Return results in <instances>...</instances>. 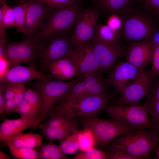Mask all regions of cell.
<instances>
[{"instance_id": "44dd1931", "label": "cell", "mask_w": 159, "mask_h": 159, "mask_svg": "<svg viewBox=\"0 0 159 159\" xmlns=\"http://www.w3.org/2000/svg\"><path fill=\"white\" fill-rule=\"evenodd\" d=\"M77 122L74 119L68 123L56 127H46L41 126L38 127L41 133L49 141L57 140L60 141L77 130Z\"/></svg>"}, {"instance_id": "5bb4252c", "label": "cell", "mask_w": 159, "mask_h": 159, "mask_svg": "<svg viewBox=\"0 0 159 159\" xmlns=\"http://www.w3.org/2000/svg\"><path fill=\"white\" fill-rule=\"evenodd\" d=\"M25 22L23 34L26 39L31 38L37 33L52 9L39 1L28 0Z\"/></svg>"}, {"instance_id": "ffe728a7", "label": "cell", "mask_w": 159, "mask_h": 159, "mask_svg": "<svg viewBox=\"0 0 159 159\" xmlns=\"http://www.w3.org/2000/svg\"><path fill=\"white\" fill-rule=\"evenodd\" d=\"M103 74L100 69L84 78L86 90L80 99L89 96L108 93V89L110 86L106 79L103 77Z\"/></svg>"}, {"instance_id": "60d3db41", "label": "cell", "mask_w": 159, "mask_h": 159, "mask_svg": "<svg viewBox=\"0 0 159 159\" xmlns=\"http://www.w3.org/2000/svg\"><path fill=\"white\" fill-rule=\"evenodd\" d=\"M123 24V19L121 16L116 14H112L108 18L107 25L115 30L120 31Z\"/></svg>"}, {"instance_id": "681fc988", "label": "cell", "mask_w": 159, "mask_h": 159, "mask_svg": "<svg viewBox=\"0 0 159 159\" xmlns=\"http://www.w3.org/2000/svg\"><path fill=\"white\" fill-rule=\"evenodd\" d=\"M11 158L2 151H0V159H10Z\"/></svg>"}, {"instance_id": "4fadbf2b", "label": "cell", "mask_w": 159, "mask_h": 159, "mask_svg": "<svg viewBox=\"0 0 159 159\" xmlns=\"http://www.w3.org/2000/svg\"><path fill=\"white\" fill-rule=\"evenodd\" d=\"M65 56L74 64L78 73L77 77L82 79L100 69L90 41L73 49Z\"/></svg>"}, {"instance_id": "8fae6325", "label": "cell", "mask_w": 159, "mask_h": 159, "mask_svg": "<svg viewBox=\"0 0 159 159\" xmlns=\"http://www.w3.org/2000/svg\"><path fill=\"white\" fill-rule=\"evenodd\" d=\"M99 16L95 8L80 11L77 18L74 33L70 37L73 48L80 47L93 37Z\"/></svg>"}, {"instance_id": "5b68a950", "label": "cell", "mask_w": 159, "mask_h": 159, "mask_svg": "<svg viewBox=\"0 0 159 159\" xmlns=\"http://www.w3.org/2000/svg\"><path fill=\"white\" fill-rule=\"evenodd\" d=\"M34 42L37 58L43 73L51 62L64 57L73 49L70 37L66 34L48 36Z\"/></svg>"}, {"instance_id": "cb8c5ba5", "label": "cell", "mask_w": 159, "mask_h": 159, "mask_svg": "<svg viewBox=\"0 0 159 159\" xmlns=\"http://www.w3.org/2000/svg\"><path fill=\"white\" fill-rule=\"evenodd\" d=\"M49 117L44 122L40 124L43 127H56L66 124L74 118L69 116L60 105H55L49 113Z\"/></svg>"}, {"instance_id": "6da1fadb", "label": "cell", "mask_w": 159, "mask_h": 159, "mask_svg": "<svg viewBox=\"0 0 159 159\" xmlns=\"http://www.w3.org/2000/svg\"><path fill=\"white\" fill-rule=\"evenodd\" d=\"M135 130L114 140L111 145L127 152L135 159L147 158L158 147L159 132L155 129Z\"/></svg>"}, {"instance_id": "bcb514c9", "label": "cell", "mask_w": 159, "mask_h": 159, "mask_svg": "<svg viewBox=\"0 0 159 159\" xmlns=\"http://www.w3.org/2000/svg\"><path fill=\"white\" fill-rule=\"evenodd\" d=\"M10 69L9 63L3 56L0 57V73L9 70Z\"/></svg>"}, {"instance_id": "277c9868", "label": "cell", "mask_w": 159, "mask_h": 159, "mask_svg": "<svg viewBox=\"0 0 159 159\" xmlns=\"http://www.w3.org/2000/svg\"><path fill=\"white\" fill-rule=\"evenodd\" d=\"M134 7L120 15L122 18L121 37L125 42L149 39L156 30L151 20Z\"/></svg>"}, {"instance_id": "d6a6232c", "label": "cell", "mask_w": 159, "mask_h": 159, "mask_svg": "<svg viewBox=\"0 0 159 159\" xmlns=\"http://www.w3.org/2000/svg\"><path fill=\"white\" fill-rule=\"evenodd\" d=\"M78 140L79 149L83 151L95 147V139L91 132L89 130L84 128L79 130Z\"/></svg>"}, {"instance_id": "d590c367", "label": "cell", "mask_w": 159, "mask_h": 159, "mask_svg": "<svg viewBox=\"0 0 159 159\" xmlns=\"http://www.w3.org/2000/svg\"><path fill=\"white\" fill-rule=\"evenodd\" d=\"M73 159H105L107 158L105 152L94 148L77 153Z\"/></svg>"}, {"instance_id": "f35d334b", "label": "cell", "mask_w": 159, "mask_h": 159, "mask_svg": "<svg viewBox=\"0 0 159 159\" xmlns=\"http://www.w3.org/2000/svg\"><path fill=\"white\" fill-rule=\"evenodd\" d=\"M42 2L52 10H55L72 4L79 0H35Z\"/></svg>"}, {"instance_id": "e575fe53", "label": "cell", "mask_w": 159, "mask_h": 159, "mask_svg": "<svg viewBox=\"0 0 159 159\" xmlns=\"http://www.w3.org/2000/svg\"><path fill=\"white\" fill-rule=\"evenodd\" d=\"M1 4L0 8V15L6 28L15 27L12 8L9 6L6 2Z\"/></svg>"}, {"instance_id": "f907efd6", "label": "cell", "mask_w": 159, "mask_h": 159, "mask_svg": "<svg viewBox=\"0 0 159 159\" xmlns=\"http://www.w3.org/2000/svg\"><path fill=\"white\" fill-rule=\"evenodd\" d=\"M156 149L155 152L156 154V158L157 159H159V147L158 146Z\"/></svg>"}, {"instance_id": "d4e9b609", "label": "cell", "mask_w": 159, "mask_h": 159, "mask_svg": "<svg viewBox=\"0 0 159 159\" xmlns=\"http://www.w3.org/2000/svg\"><path fill=\"white\" fill-rule=\"evenodd\" d=\"M86 90L85 83L80 79L68 90L55 105H66L72 103L80 99Z\"/></svg>"}, {"instance_id": "4316f807", "label": "cell", "mask_w": 159, "mask_h": 159, "mask_svg": "<svg viewBox=\"0 0 159 159\" xmlns=\"http://www.w3.org/2000/svg\"><path fill=\"white\" fill-rule=\"evenodd\" d=\"M39 151L42 159H65L68 157L62 153L58 145L52 141L41 145Z\"/></svg>"}, {"instance_id": "9c48e42d", "label": "cell", "mask_w": 159, "mask_h": 159, "mask_svg": "<svg viewBox=\"0 0 159 159\" xmlns=\"http://www.w3.org/2000/svg\"><path fill=\"white\" fill-rule=\"evenodd\" d=\"M156 75L151 69L145 68L139 71L112 105L140 103V100L146 96Z\"/></svg>"}, {"instance_id": "3957f363", "label": "cell", "mask_w": 159, "mask_h": 159, "mask_svg": "<svg viewBox=\"0 0 159 159\" xmlns=\"http://www.w3.org/2000/svg\"><path fill=\"white\" fill-rule=\"evenodd\" d=\"M104 110L112 120L126 127L134 130H157L140 103L126 105H107Z\"/></svg>"}, {"instance_id": "f1b7e54d", "label": "cell", "mask_w": 159, "mask_h": 159, "mask_svg": "<svg viewBox=\"0 0 159 159\" xmlns=\"http://www.w3.org/2000/svg\"><path fill=\"white\" fill-rule=\"evenodd\" d=\"M79 130L77 129L59 141L58 146L62 153L65 154H73L79 149L78 140Z\"/></svg>"}, {"instance_id": "e0dca14e", "label": "cell", "mask_w": 159, "mask_h": 159, "mask_svg": "<svg viewBox=\"0 0 159 159\" xmlns=\"http://www.w3.org/2000/svg\"><path fill=\"white\" fill-rule=\"evenodd\" d=\"M57 79L49 74L38 71L33 64L28 66L20 65L10 68L4 76L0 78V82L8 81L23 83L34 79Z\"/></svg>"}, {"instance_id": "816d5d0a", "label": "cell", "mask_w": 159, "mask_h": 159, "mask_svg": "<svg viewBox=\"0 0 159 159\" xmlns=\"http://www.w3.org/2000/svg\"><path fill=\"white\" fill-rule=\"evenodd\" d=\"M26 0H18V2H19V3H20V2L23 1H25Z\"/></svg>"}, {"instance_id": "2e32d148", "label": "cell", "mask_w": 159, "mask_h": 159, "mask_svg": "<svg viewBox=\"0 0 159 159\" xmlns=\"http://www.w3.org/2000/svg\"><path fill=\"white\" fill-rule=\"evenodd\" d=\"M139 72V70L131 64L127 62L120 61L113 67L106 79L108 85L112 86L120 94L129 82L137 76Z\"/></svg>"}, {"instance_id": "f6af8a7d", "label": "cell", "mask_w": 159, "mask_h": 159, "mask_svg": "<svg viewBox=\"0 0 159 159\" xmlns=\"http://www.w3.org/2000/svg\"><path fill=\"white\" fill-rule=\"evenodd\" d=\"M17 106L13 99L6 100L3 112L9 115L12 112H16Z\"/></svg>"}, {"instance_id": "7a4b0ae2", "label": "cell", "mask_w": 159, "mask_h": 159, "mask_svg": "<svg viewBox=\"0 0 159 159\" xmlns=\"http://www.w3.org/2000/svg\"><path fill=\"white\" fill-rule=\"evenodd\" d=\"M81 10L77 1L52 11L37 33L31 39L35 42L48 36L66 34V32L76 23Z\"/></svg>"}, {"instance_id": "7c38bea8", "label": "cell", "mask_w": 159, "mask_h": 159, "mask_svg": "<svg viewBox=\"0 0 159 159\" xmlns=\"http://www.w3.org/2000/svg\"><path fill=\"white\" fill-rule=\"evenodd\" d=\"M2 56L8 61L10 69L23 63L33 64L37 58L35 43L31 38L10 43L6 46Z\"/></svg>"}, {"instance_id": "7bdbcfd3", "label": "cell", "mask_w": 159, "mask_h": 159, "mask_svg": "<svg viewBox=\"0 0 159 159\" xmlns=\"http://www.w3.org/2000/svg\"><path fill=\"white\" fill-rule=\"evenodd\" d=\"M14 96L13 99L18 106L23 99L27 89L22 83H14Z\"/></svg>"}, {"instance_id": "ba28073f", "label": "cell", "mask_w": 159, "mask_h": 159, "mask_svg": "<svg viewBox=\"0 0 159 159\" xmlns=\"http://www.w3.org/2000/svg\"><path fill=\"white\" fill-rule=\"evenodd\" d=\"M90 42L103 73L110 71L125 56L127 47L120 40L108 42L93 37Z\"/></svg>"}, {"instance_id": "7402d4cb", "label": "cell", "mask_w": 159, "mask_h": 159, "mask_svg": "<svg viewBox=\"0 0 159 159\" xmlns=\"http://www.w3.org/2000/svg\"><path fill=\"white\" fill-rule=\"evenodd\" d=\"M96 4L104 10L120 15L134 7L137 0H94Z\"/></svg>"}, {"instance_id": "c3c4849f", "label": "cell", "mask_w": 159, "mask_h": 159, "mask_svg": "<svg viewBox=\"0 0 159 159\" xmlns=\"http://www.w3.org/2000/svg\"><path fill=\"white\" fill-rule=\"evenodd\" d=\"M154 44H159V31H155L149 39Z\"/></svg>"}, {"instance_id": "9a60e30c", "label": "cell", "mask_w": 159, "mask_h": 159, "mask_svg": "<svg viewBox=\"0 0 159 159\" xmlns=\"http://www.w3.org/2000/svg\"><path fill=\"white\" fill-rule=\"evenodd\" d=\"M154 48L155 44L150 39L130 43L126 51V62L140 71L152 61Z\"/></svg>"}, {"instance_id": "ee69618b", "label": "cell", "mask_w": 159, "mask_h": 159, "mask_svg": "<svg viewBox=\"0 0 159 159\" xmlns=\"http://www.w3.org/2000/svg\"><path fill=\"white\" fill-rule=\"evenodd\" d=\"M151 69L156 74H159V44H155Z\"/></svg>"}, {"instance_id": "4dcf8cb0", "label": "cell", "mask_w": 159, "mask_h": 159, "mask_svg": "<svg viewBox=\"0 0 159 159\" xmlns=\"http://www.w3.org/2000/svg\"><path fill=\"white\" fill-rule=\"evenodd\" d=\"M152 122L159 132V100L146 98L143 105Z\"/></svg>"}, {"instance_id": "836d02e7", "label": "cell", "mask_w": 159, "mask_h": 159, "mask_svg": "<svg viewBox=\"0 0 159 159\" xmlns=\"http://www.w3.org/2000/svg\"><path fill=\"white\" fill-rule=\"evenodd\" d=\"M16 112L19 114L20 118L24 119H29L40 116V113L24 99L18 105Z\"/></svg>"}, {"instance_id": "603a6c76", "label": "cell", "mask_w": 159, "mask_h": 159, "mask_svg": "<svg viewBox=\"0 0 159 159\" xmlns=\"http://www.w3.org/2000/svg\"><path fill=\"white\" fill-rule=\"evenodd\" d=\"M43 138L38 134L22 132L8 139L6 142L15 147L34 148L41 146Z\"/></svg>"}, {"instance_id": "ab89813d", "label": "cell", "mask_w": 159, "mask_h": 159, "mask_svg": "<svg viewBox=\"0 0 159 159\" xmlns=\"http://www.w3.org/2000/svg\"><path fill=\"white\" fill-rule=\"evenodd\" d=\"M0 90L4 93L6 100L14 99L15 91L14 82L8 81L0 82Z\"/></svg>"}, {"instance_id": "ac0fdd59", "label": "cell", "mask_w": 159, "mask_h": 159, "mask_svg": "<svg viewBox=\"0 0 159 159\" xmlns=\"http://www.w3.org/2000/svg\"><path fill=\"white\" fill-rule=\"evenodd\" d=\"M40 116L29 119L20 118L6 119L0 126V139L6 141L8 139L23 132L26 129L38 127L41 124Z\"/></svg>"}, {"instance_id": "1f68e13d", "label": "cell", "mask_w": 159, "mask_h": 159, "mask_svg": "<svg viewBox=\"0 0 159 159\" xmlns=\"http://www.w3.org/2000/svg\"><path fill=\"white\" fill-rule=\"evenodd\" d=\"M23 99L40 114L43 101L41 94L38 91L33 88H27Z\"/></svg>"}, {"instance_id": "8992f818", "label": "cell", "mask_w": 159, "mask_h": 159, "mask_svg": "<svg viewBox=\"0 0 159 159\" xmlns=\"http://www.w3.org/2000/svg\"><path fill=\"white\" fill-rule=\"evenodd\" d=\"M81 79L77 77L73 81L65 82L57 79L38 80L30 83L33 88L38 91L43 99L40 113L41 124L49 115L57 102L74 84Z\"/></svg>"}, {"instance_id": "83f0119b", "label": "cell", "mask_w": 159, "mask_h": 159, "mask_svg": "<svg viewBox=\"0 0 159 159\" xmlns=\"http://www.w3.org/2000/svg\"><path fill=\"white\" fill-rule=\"evenodd\" d=\"M29 1L26 0L13 8L15 27L18 32L23 33L24 29Z\"/></svg>"}, {"instance_id": "52a82bcc", "label": "cell", "mask_w": 159, "mask_h": 159, "mask_svg": "<svg viewBox=\"0 0 159 159\" xmlns=\"http://www.w3.org/2000/svg\"><path fill=\"white\" fill-rule=\"evenodd\" d=\"M84 128L90 130L93 136L95 146L104 148L117 138L135 130L113 120L96 117H80Z\"/></svg>"}, {"instance_id": "f546056e", "label": "cell", "mask_w": 159, "mask_h": 159, "mask_svg": "<svg viewBox=\"0 0 159 159\" xmlns=\"http://www.w3.org/2000/svg\"><path fill=\"white\" fill-rule=\"evenodd\" d=\"M10 154L15 158L20 159H42L40 153L34 148H17L7 144Z\"/></svg>"}, {"instance_id": "b9f144b4", "label": "cell", "mask_w": 159, "mask_h": 159, "mask_svg": "<svg viewBox=\"0 0 159 159\" xmlns=\"http://www.w3.org/2000/svg\"><path fill=\"white\" fill-rule=\"evenodd\" d=\"M146 97V98L159 100V74L156 75Z\"/></svg>"}, {"instance_id": "d6986e66", "label": "cell", "mask_w": 159, "mask_h": 159, "mask_svg": "<svg viewBox=\"0 0 159 159\" xmlns=\"http://www.w3.org/2000/svg\"><path fill=\"white\" fill-rule=\"evenodd\" d=\"M46 71L55 79L60 80L70 79L78 75L74 64L65 56L51 62Z\"/></svg>"}, {"instance_id": "7dc6e473", "label": "cell", "mask_w": 159, "mask_h": 159, "mask_svg": "<svg viewBox=\"0 0 159 159\" xmlns=\"http://www.w3.org/2000/svg\"><path fill=\"white\" fill-rule=\"evenodd\" d=\"M6 100L5 96L2 91L0 90V114H1L4 110V108L6 102Z\"/></svg>"}, {"instance_id": "74e56055", "label": "cell", "mask_w": 159, "mask_h": 159, "mask_svg": "<svg viewBox=\"0 0 159 159\" xmlns=\"http://www.w3.org/2000/svg\"><path fill=\"white\" fill-rule=\"evenodd\" d=\"M105 152L107 159H135L133 157L124 151L111 145L107 148Z\"/></svg>"}, {"instance_id": "484cf974", "label": "cell", "mask_w": 159, "mask_h": 159, "mask_svg": "<svg viewBox=\"0 0 159 159\" xmlns=\"http://www.w3.org/2000/svg\"><path fill=\"white\" fill-rule=\"evenodd\" d=\"M121 37L120 31L115 30L107 25L97 24L93 37L105 42H112L119 40Z\"/></svg>"}, {"instance_id": "30bf717a", "label": "cell", "mask_w": 159, "mask_h": 159, "mask_svg": "<svg viewBox=\"0 0 159 159\" xmlns=\"http://www.w3.org/2000/svg\"><path fill=\"white\" fill-rule=\"evenodd\" d=\"M113 93L89 96L62 106L70 116L96 117L113 99Z\"/></svg>"}, {"instance_id": "8d00e7d4", "label": "cell", "mask_w": 159, "mask_h": 159, "mask_svg": "<svg viewBox=\"0 0 159 159\" xmlns=\"http://www.w3.org/2000/svg\"><path fill=\"white\" fill-rule=\"evenodd\" d=\"M136 4L145 12L159 16V0H137Z\"/></svg>"}]
</instances>
